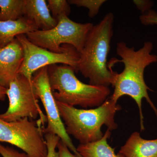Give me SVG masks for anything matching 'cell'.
Returning a JSON list of instances; mask_svg holds the SVG:
<instances>
[{"mask_svg":"<svg viewBox=\"0 0 157 157\" xmlns=\"http://www.w3.org/2000/svg\"><path fill=\"white\" fill-rule=\"evenodd\" d=\"M153 43L145 42L140 49L129 47L125 42L121 41L117 44L116 52L121 58L115 62L123 63L124 67L121 73L116 74L112 86L114 91L109 98L117 103L120 98L128 96L137 104L140 114V131H144V117L142 110V100L145 98L155 111L157 117V109L148 95L147 91L151 90L144 81V70L147 67L157 62V56L151 54Z\"/></svg>","mask_w":157,"mask_h":157,"instance_id":"6da1fadb","label":"cell"},{"mask_svg":"<svg viewBox=\"0 0 157 157\" xmlns=\"http://www.w3.org/2000/svg\"><path fill=\"white\" fill-rule=\"evenodd\" d=\"M114 15L106 14L93 26L88 35L78 61V72L89 80V84L107 86L112 85L117 72L107 66V56L113 36Z\"/></svg>","mask_w":157,"mask_h":157,"instance_id":"7a4b0ae2","label":"cell"},{"mask_svg":"<svg viewBox=\"0 0 157 157\" xmlns=\"http://www.w3.org/2000/svg\"><path fill=\"white\" fill-rule=\"evenodd\" d=\"M56 102L66 132L80 144L92 143L101 139L104 135L101 131L104 125L110 131L117 129L114 117L121 107L109 98L95 109H79Z\"/></svg>","mask_w":157,"mask_h":157,"instance_id":"3957f363","label":"cell"},{"mask_svg":"<svg viewBox=\"0 0 157 157\" xmlns=\"http://www.w3.org/2000/svg\"><path fill=\"white\" fill-rule=\"evenodd\" d=\"M74 68L68 65L54 64L48 67L51 88L56 101L74 107H98L109 98L107 86L84 83L75 75Z\"/></svg>","mask_w":157,"mask_h":157,"instance_id":"277c9868","label":"cell"},{"mask_svg":"<svg viewBox=\"0 0 157 157\" xmlns=\"http://www.w3.org/2000/svg\"><path fill=\"white\" fill-rule=\"evenodd\" d=\"M94 25L90 22H75L63 14L59 17L56 25L51 29L34 31L25 35L35 45L54 52H61L65 45H70L80 53Z\"/></svg>","mask_w":157,"mask_h":157,"instance_id":"5b68a950","label":"cell"},{"mask_svg":"<svg viewBox=\"0 0 157 157\" xmlns=\"http://www.w3.org/2000/svg\"><path fill=\"white\" fill-rule=\"evenodd\" d=\"M45 126L39 118L34 121L26 117L13 122L0 118V142L17 147L28 157H47Z\"/></svg>","mask_w":157,"mask_h":157,"instance_id":"8992f818","label":"cell"},{"mask_svg":"<svg viewBox=\"0 0 157 157\" xmlns=\"http://www.w3.org/2000/svg\"><path fill=\"white\" fill-rule=\"evenodd\" d=\"M16 39L21 44L24 57L18 74L32 80L34 73L42 67L54 64L68 65L78 72L80 53L72 45H65L61 52H56L42 48L31 42L25 34L18 35Z\"/></svg>","mask_w":157,"mask_h":157,"instance_id":"52a82bcc","label":"cell"},{"mask_svg":"<svg viewBox=\"0 0 157 157\" xmlns=\"http://www.w3.org/2000/svg\"><path fill=\"white\" fill-rule=\"evenodd\" d=\"M6 95L9 98V107L6 112L0 114L1 119L13 122L24 118L34 120L39 117L44 123L47 122L32 80L17 74L7 89Z\"/></svg>","mask_w":157,"mask_h":157,"instance_id":"ba28073f","label":"cell"},{"mask_svg":"<svg viewBox=\"0 0 157 157\" xmlns=\"http://www.w3.org/2000/svg\"><path fill=\"white\" fill-rule=\"evenodd\" d=\"M34 89L39 100L45 108L47 119V125L44 129L45 133L56 135L68 148L77 156L82 157L66 132L64 124L60 116L56 101L54 98L48 77V67L37 70L32 79Z\"/></svg>","mask_w":157,"mask_h":157,"instance_id":"9c48e42d","label":"cell"},{"mask_svg":"<svg viewBox=\"0 0 157 157\" xmlns=\"http://www.w3.org/2000/svg\"><path fill=\"white\" fill-rule=\"evenodd\" d=\"M23 50L17 39L0 49V86L8 89L17 74L23 60Z\"/></svg>","mask_w":157,"mask_h":157,"instance_id":"30bf717a","label":"cell"},{"mask_svg":"<svg viewBox=\"0 0 157 157\" xmlns=\"http://www.w3.org/2000/svg\"><path fill=\"white\" fill-rule=\"evenodd\" d=\"M24 17L38 30H49L57 24L45 0H26Z\"/></svg>","mask_w":157,"mask_h":157,"instance_id":"8fae6325","label":"cell"},{"mask_svg":"<svg viewBox=\"0 0 157 157\" xmlns=\"http://www.w3.org/2000/svg\"><path fill=\"white\" fill-rule=\"evenodd\" d=\"M119 152L124 157H157V138L146 140L139 132L132 133Z\"/></svg>","mask_w":157,"mask_h":157,"instance_id":"7c38bea8","label":"cell"},{"mask_svg":"<svg viewBox=\"0 0 157 157\" xmlns=\"http://www.w3.org/2000/svg\"><path fill=\"white\" fill-rule=\"evenodd\" d=\"M38 30L24 17L14 21H0V49L9 45L17 36Z\"/></svg>","mask_w":157,"mask_h":157,"instance_id":"4fadbf2b","label":"cell"},{"mask_svg":"<svg viewBox=\"0 0 157 157\" xmlns=\"http://www.w3.org/2000/svg\"><path fill=\"white\" fill-rule=\"evenodd\" d=\"M110 135L111 132L107 129L100 140L86 144H79L76 148L77 151L82 157H124L119 152L116 154L114 149L107 143V139Z\"/></svg>","mask_w":157,"mask_h":157,"instance_id":"5bb4252c","label":"cell"},{"mask_svg":"<svg viewBox=\"0 0 157 157\" xmlns=\"http://www.w3.org/2000/svg\"><path fill=\"white\" fill-rule=\"evenodd\" d=\"M26 0H0V21H14L24 17Z\"/></svg>","mask_w":157,"mask_h":157,"instance_id":"9a60e30c","label":"cell"},{"mask_svg":"<svg viewBox=\"0 0 157 157\" xmlns=\"http://www.w3.org/2000/svg\"><path fill=\"white\" fill-rule=\"evenodd\" d=\"M48 7L52 17L57 21L63 14L69 16L70 13V4L66 0H48Z\"/></svg>","mask_w":157,"mask_h":157,"instance_id":"2e32d148","label":"cell"},{"mask_svg":"<svg viewBox=\"0 0 157 157\" xmlns=\"http://www.w3.org/2000/svg\"><path fill=\"white\" fill-rule=\"evenodd\" d=\"M107 1L105 0H70L69 4L78 7H84L88 9V15L90 18L96 16L99 13L102 5Z\"/></svg>","mask_w":157,"mask_h":157,"instance_id":"e0dca14e","label":"cell"},{"mask_svg":"<svg viewBox=\"0 0 157 157\" xmlns=\"http://www.w3.org/2000/svg\"><path fill=\"white\" fill-rule=\"evenodd\" d=\"M45 141L48 149L47 157H58V152L56 149L58 143L60 139L58 136L53 134L45 133Z\"/></svg>","mask_w":157,"mask_h":157,"instance_id":"ac0fdd59","label":"cell"},{"mask_svg":"<svg viewBox=\"0 0 157 157\" xmlns=\"http://www.w3.org/2000/svg\"><path fill=\"white\" fill-rule=\"evenodd\" d=\"M139 19L144 25H157V12L151 9L145 14H141Z\"/></svg>","mask_w":157,"mask_h":157,"instance_id":"d6986e66","label":"cell"},{"mask_svg":"<svg viewBox=\"0 0 157 157\" xmlns=\"http://www.w3.org/2000/svg\"><path fill=\"white\" fill-rule=\"evenodd\" d=\"M0 155L3 157H28L25 153L19 152L12 147L3 146L1 144Z\"/></svg>","mask_w":157,"mask_h":157,"instance_id":"ffe728a7","label":"cell"},{"mask_svg":"<svg viewBox=\"0 0 157 157\" xmlns=\"http://www.w3.org/2000/svg\"><path fill=\"white\" fill-rule=\"evenodd\" d=\"M132 2L135 4L137 9L141 11L142 14H144L151 10L154 5L152 1L149 0H134Z\"/></svg>","mask_w":157,"mask_h":157,"instance_id":"44dd1931","label":"cell"},{"mask_svg":"<svg viewBox=\"0 0 157 157\" xmlns=\"http://www.w3.org/2000/svg\"><path fill=\"white\" fill-rule=\"evenodd\" d=\"M58 157H79L72 153L64 143L60 140L58 143Z\"/></svg>","mask_w":157,"mask_h":157,"instance_id":"7402d4cb","label":"cell"},{"mask_svg":"<svg viewBox=\"0 0 157 157\" xmlns=\"http://www.w3.org/2000/svg\"><path fill=\"white\" fill-rule=\"evenodd\" d=\"M7 89L0 86V101H5L6 99Z\"/></svg>","mask_w":157,"mask_h":157,"instance_id":"603a6c76","label":"cell"}]
</instances>
